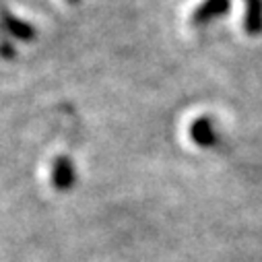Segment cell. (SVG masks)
<instances>
[{
  "mask_svg": "<svg viewBox=\"0 0 262 262\" xmlns=\"http://www.w3.org/2000/svg\"><path fill=\"white\" fill-rule=\"evenodd\" d=\"M190 135L192 139L203 145V147H209V145H215L217 143V133H215V128H213V122L209 118H199L192 128H190Z\"/></svg>",
  "mask_w": 262,
  "mask_h": 262,
  "instance_id": "3957f363",
  "label": "cell"
},
{
  "mask_svg": "<svg viewBox=\"0 0 262 262\" xmlns=\"http://www.w3.org/2000/svg\"><path fill=\"white\" fill-rule=\"evenodd\" d=\"M246 31L260 33L262 31V0H246Z\"/></svg>",
  "mask_w": 262,
  "mask_h": 262,
  "instance_id": "277c9868",
  "label": "cell"
},
{
  "mask_svg": "<svg viewBox=\"0 0 262 262\" xmlns=\"http://www.w3.org/2000/svg\"><path fill=\"white\" fill-rule=\"evenodd\" d=\"M52 180L54 186L58 190H69L75 184V165L69 157H58L54 161V171H52Z\"/></svg>",
  "mask_w": 262,
  "mask_h": 262,
  "instance_id": "7a4b0ae2",
  "label": "cell"
},
{
  "mask_svg": "<svg viewBox=\"0 0 262 262\" xmlns=\"http://www.w3.org/2000/svg\"><path fill=\"white\" fill-rule=\"evenodd\" d=\"M3 25H5L15 37H19V39H33V35H35V29H33L31 25H27V23H23V21L11 17V15H3Z\"/></svg>",
  "mask_w": 262,
  "mask_h": 262,
  "instance_id": "5b68a950",
  "label": "cell"
},
{
  "mask_svg": "<svg viewBox=\"0 0 262 262\" xmlns=\"http://www.w3.org/2000/svg\"><path fill=\"white\" fill-rule=\"evenodd\" d=\"M71 3H77V0H71Z\"/></svg>",
  "mask_w": 262,
  "mask_h": 262,
  "instance_id": "8992f818",
  "label": "cell"
},
{
  "mask_svg": "<svg viewBox=\"0 0 262 262\" xmlns=\"http://www.w3.org/2000/svg\"><path fill=\"white\" fill-rule=\"evenodd\" d=\"M231 11V0H205V3L196 9V13L192 15V23L194 25H205L221 15H227Z\"/></svg>",
  "mask_w": 262,
  "mask_h": 262,
  "instance_id": "6da1fadb",
  "label": "cell"
}]
</instances>
